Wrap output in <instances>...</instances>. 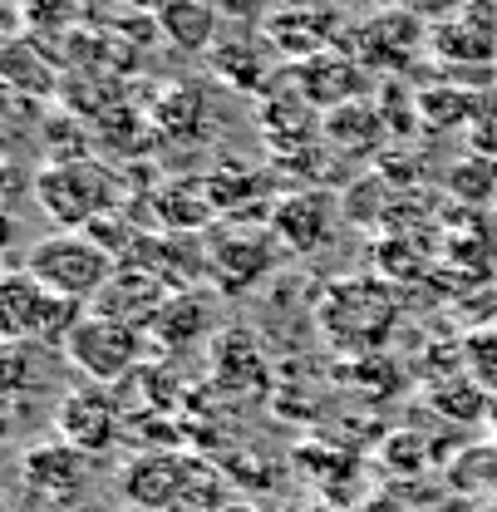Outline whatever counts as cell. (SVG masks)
<instances>
[{
  "label": "cell",
  "instance_id": "7a4b0ae2",
  "mask_svg": "<svg viewBox=\"0 0 497 512\" xmlns=\"http://www.w3.org/2000/svg\"><path fill=\"white\" fill-rule=\"evenodd\" d=\"M25 271L64 301L94 306L109 291V281L119 276V256H109L89 232H50L30 247Z\"/></svg>",
  "mask_w": 497,
  "mask_h": 512
},
{
  "label": "cell",
  "instance_id": "f1b7e54d",
  "mask_svg": "<svg viewBox=\"0 0 497 512\" xmlns=\"http://www.w3.org/2000/svg\"><path fill=\"white\" fill-rule=\"evenodd\" d=\"M222 512H256V508H247V503H227Z\"/></svg>",
  "mask_w": 497,
  "mask_h": 512
},
{
  "label": "cell",
  "instance_id": "ac0fdd59",
  "mask_svg": "<svg viewBox=\"0 0 497 512\" xmlns=\"http://www.w3.org/2000/svg\"><path fill=\"white\" fill-rule=\"evenodd\" d=\"M153 217L168 237H197L217 222V207L207 197V178H173L153 192Z\"/></svg>",
  "mask_w": 497,
  "mask_h": 512
},
{
  "label": "cell",
  "instance_id": "e0dca14e",
  "mask_svg": "<svg viewBox=\"0 0 497 512\" xmlns=\"http://www.w3.org/2000/svg\"><path fill=\"white\" fill-rule=\"evenodd\" d=\"M207 69L222 79V84H232V89H242V94H266L271 84V45H266V35H256V30H237V35H222L212 50H207Z\"/></svg>",
  "mask_w": 497,
  "mask_h": 512
},
{
  "label": "cell",
  "instance_id": "7402d4cb",
  "mask_svg": "<svg viewBox=\"0 0 497 512\" xmlns=\"http://www.w3.org/2000/svg\"><path fill=\"white\" fill-rule=\"evenodd\" d=\"M212 296L207 291H173L168 296V306L158 311V320L148 325V335L163 345V350H187V345H197L202 335H207V325H212Z\"/></svg>",
  "mask_w": 497,
  "mask_h": 512
},
{
  "label": "cell",
  "instance_id": "ba28073f",
  "mask_svg": "<svg viewBox=\"0 0 497 512\" xmlns=\"http://www.w3.org/2000/svg\"><path fill=\"white\" fill-rule=\"evenodd\" d=\"M197 478V458H187L178 448H163V453H133L119 478V493H124L133 508L143 512H178Z\"/></svg>",
  "mask_w": 497,
  "mask_h": 512
},
{
  "label": "cell",
  "instance_id": "44dd1931",
  "mask_svg": "<svg viewBox=\"0 0 497 512\" xmlns=\"http://www.w3.org/2000/svg\"><path fill=\"white\" fill-rule=\"evenodd\" d=\"M212 375L232 394H256V389L271 384L266 355H261V345L251 340L247 330H222L217 335V345H212Z\"/></svg>",
  "mask_w": 497,
  "mask_h": 512
},
{
  "label": "cell",
  "instance_id": "83f0119b",
  "mask_svg": "<svg viewBox=\"0 0 497 512\" xmlns=\"http://www.w3.org/2000/svg\"><path fill=\"white\" fill-rule=\"evenodd\" d=\"M463 350H468V360H463V365H468V375L483 384V389H493V394H497V330L473 335Z\"/></svg>",
  "mask_w": 497,
  "mask_h": 512
},
{
  "label": "cell",
  "instance_id": "cb8c5ba5",
  "mask_svg": "<svg viewBox=\"0 0 497 512\" xmlns=\"http://www.w3.org/2000/svg\"><path fill=\"white\" fill-rule=\"evenodd\" d=\"M202 114V94L192 89V84H173L158 104H153V128H163V133H173V138H192L197 133V119Z\"/></svg>",
  "mask_w": 497,
  "mask_h": 512
},
{
  "label": "cell",
  "instance_id": "6da1fadb",
  "mask_svg": "<svg viewBox=\"0 0 497 512\" xmlns=\"http://www.w3.org/2000/svg\"><path fill=\"white\" fill-rule=\"evenodd\" d=\"M35 202L60 232H84L104 217L119 212L124 202V178L99 163V158H69V163H45L35 173Z\"/></svg>",
  "mask_w": 497,
  "mask_h": 512
},
{
  "label": "cell",
  "instance_id": "ffe728a7",
  "mask_svg": "<svg viewBox=\"0 0 497 512\" xmlns=\"http://www.w3.org/2000/svg\"><path fill=\"white\" fill-rule=\"evenodd\" d=\"M384 133H389V124H384L379 104H374V99H360V104H345V109L325 114L320 143L335 148L340 158H370V153H379Z\"/></svg>",
  "mask_w": 497,
  "mask_h": 512
},
{
  "label": "cell",
  "instance_id": "277c9868",
  "mask_svg": "<svg viewBox=\"0 0 497 512\" xmlns=\"http://www.w3.org/2000/svg\"><path fill=\"white\" fill-rule=\"evenodd\" d=\"M399 320V301L384 281L360 276V281H335L320 301V325L340 350H374L389 340Z\"/></svg>",
  "mask_w": 497,
  "mask_h": 512
},
{
  "label": "cell",
  "instance_id": "5bb4252c",
  "mask_svg": "<svg viewBox=\"0 0 497 512\" xmlns=\"http://www.w3.org/2000/svg\"><path fill=\"white\" fill-rule=\"evenodd\" d=\"M320 114H315L311 104L296 94V84L286 79V89H266L261 94V128H266V138H271V158H291V153H311L315 143H320Z\"/></svg>",
  "mask_w": 497,
  "mask_h": 512
},
{
  "label": "cell",
  "instance_id": "2e32d148",
  "mask_svg": "<svg viewBox=\"0 0 497 512\" xmlns=\"http://www.w3.org/2000/svg\"><path fill=\"white\" fill-rule=\"evenodd\" d=\"M25 483L40 493V498H50V503H69V498H79L84 493V483H89V453L74 444H35L25 453Z\"/></svg>",
  "mask_w": 497,
  "mask_h": 512
},
{
  "label": "cell",
  "instance_id": "603a6c76",
  "mask_svg": "<svg viewBox=\"0 0 497 512\" xmlns=\"http://www.w3.org/2000/svg\"><path fill=\"white\" fill-rule=\"evenodd\" d=\"M414 99H419V119H424V128H434V133H453V128L473 124L478 109H483L478 94H473L468 84H458V79H438L429 89H419Z\"/></svg>",
  "mask_w": 497,
  "mask_h": 512
},
{
  "label": "cell",
  "instance_id": "f546056e",
  "mask_svg": "<svg viewBox=\"0 0 497 512\" xmlns=\"http://www.w3.org/2000/svg\"><path fill=\"white\" fill-rule=\"evenodd\" d=\"M281 5H325V0H281Z\"/></svg>",
  "mask_w": 497,
  "mask_h": 512
},
{
  "label": "cell",
  "instance_id": "30bf717a",
  "mask_svg": "<svg viewBox=\"0 0 497 512\" xmlns=\"http://www.w3.org/2000/svg\"><path fill=\"white\" fill-rule=\"evenodd\" d=\"M261 35H266V45H271L276 60L306 64L315 55H325V50H335L340 35H345V25H340V15L330 5H281V10L266 15Z\"/></svg>",
  "mask_w": 497,
  "mask_h": 512
},
{
  "label": "cell",
  "instance_id": "8fae6325",
  "mask_svg": "<svg viewBox=\"0 0 497 512\" xmlns=\"http://www.w3.org/2000/svg\"><path fill=\"white\" fill-rule=\"evenodd\" d=\"M55 429H60L64 444L84 448L94 458V453H109L124 439V409H119V399L104 384H84V389H69L60 399Z\"/></svg>",
  "mask_w": 497,
  "mask_h": 512
},
{
  "label": "cell",
  "instance_id": "d4e9b609",
  "mask_svg": "<svg viewBox=\"0 0 497 512\" xmlns=\"http://www.w3.org/2000/svg\"><path fill=\"white\" fill-rule=\"evenodd\" d=\"M202 178H207V197H212L217 217H227V212L247 207L251 197H261V178L251 168H217V173H202Z\"/></svg>",
  "mask_w": 497,
  "mask_h": 512
},
{
  "label": "cell",
  "instance_id": "3957f363",
  "mask_svg": "<svg viewBox=\"0 0 497 512\" xmlns=\"http://www.w3.org/2000/svg\"><path fill=\"white\" fill-rule=\"evenodd\" d=\"M84 316H89V306L45 291L25 266L5 271V281H0V330H5V345L10 340H35L45 350H55V345L64 350V340L74 335V325Z\"/></svg>",
  "mask_w": 497,
  "mask_h": 512
},
{
  "label": "cell",
  "instance_id": "9a60e30c",
  "mask_svg": "<svg viewBox=\"0 0 497 512\" xmlns=\"http://www.w3.org/2000/svg\"><path fill=\"white\" fill-rule=\"evenodd\" d=\"M168 281L163 276H153V271H143V266H119V276L109 281V291L89 306V311H99V316L109 320H124L133 330H148L158 311L168 306Z\"/></svg>",
  "mask_w": 497,
  "mask_h": 512
},
{
  "label": "cell",
  "instance_id": "52a82bcc",
  "mask_svg": "<svg viewBox=\"0 0 497 512\" xmlns=\"http://www.w3.org/2000/svg\"><path fill=\"white\" fill-rule=\"evenodd\" d=\"M64 355H69V365H79V375L89 384L119 389L143 365V330L89 311V316L74 325V335L64 340Z\"/></svg>",
  "mask_w": 497,
  "mask_h": 512
},
{
  "label": "cell",
  "instance_id": "5b68a950",
  "mask_svg": "<svg viewBox=\"0 0 497 512\" xmlns=\"http://www.w3.org/2000/svg\"><path fill=\"white\" fill-rule=\"evenodd\" d=\"M429 55L448 74H458V84H488L497 74V10L493 0H468L453 15H443L429 25Z\"/></svg>",
  "mask_w": 497,
  "mask_h": 512
},
{
  "label": "cell",
  "instance_id": "9c48e42d",
  "mask_svg": "<svg viewBox=\"0 0 497 512\" xmlns=\"http://www.w3.org/2000/svg\"><path fill=\"white\" fill-rule=\"evenodd\" d=\"M286 79L296 84V94L311 104L315 114H335L345 104L370 99V69L355 60V55H345L340 45L306 64H286Z\"/></svg>",
  "mask_w": 497,
  "mask_h": 512
},
{
  "label": "cell",
  "instance_id": "8992f818",
  "mask_svg": "<svg viewBox=\"0 0 497 512\" xmlns=\"http://www.w3.org/2000/svg\"><path fill=\"white\" fill-rule=\"evenodd\" d=\"M340 50L355 55L370 74H404L419 50H429V20H419L409 5H384L370 20L345 25Z\"/></svg>",
  "mask_w": 497,
  "mask_h": 512
},
{
  "label": "cell",
  "instance_id": "4316f807",
  "mask_svg": "<svg viewBox=\"0 0 497 512\" xmlns=\"http://www.w3.org/2000/svg\"><path fill=\"white\" fill-rule=\"evenodd\" d=\"M20 15L30 20V30L40 35H60L84 15V0H20Z\"/></svg>",
  "mask_w": 497,
  "mask_h": 512
},
{
  "label": "cell",
  "instance_id": "1f68e13d",
  "mask_svg": "<svg viewBox=\"0 0 497 512\" xmlns=\"http://www.w3.org/2000/svg\"><path fill=\"white\" fill-rule=\"evenodd\" d=\"M493 84H497V74H493Z\"/></svg>",
  "mask_w": 497,
  "mask_h": 512
},
{
  "label": "cell",
  "instance_id": "4dcf8cb0",
  "mask_svg": "<svg viewBox=\"0 0 497 512\" xmlns=\"http://www.w3.org/2000/svg\"><path fill=\"white\" fill-rule=\"evenodd\" d=\"M291 512H320V508H291Z\"/></svg>",
  "mask_w": 497,
  "mask_h": 512
},
{
  "label": "cell",
  "instance_id": "7c38bea8",
  "mask_svg": "<svg viewBox=\"0 0 497 512\" xmlns=\"http://www.w3.org/2000/svg\"><path fill=\"white\" fill-rule=\"evenodd\" d=\"M335 217H340V202H335V192H325V188H296V192H286V197H276V202H271V217H266V227H271V237L281 242V252L311 256L315 247H325V242H330V232H335Z\"/></svg>",
  "mask_w": 497,
  "mask_h": 512
},
{
  "label": "cell",
  "instance_id": "d6986e66",
  "mask_svg": "<svg viewBox=\"0 0 497 512\" xmlns=\"http://www.w3.org/2000/svg\"><path fill=\"white\" fill-rule=\"evenodd\" d=\"M153 25L163 30V40L173 50H187V55H207L222 35V10L217 0H163V10L153 15Z\"/></svg>",
  "mask_w": 497,
  "mask_h": 512
},
{
  "label": "cell",
  "instance_id": "484cf974",
  "mask_svg": "<svg viewBox=\"0 0 497 512\" xmlns=\"http://www.w3.org/2000/svg\"><path fill=\"white\" fill-rule=\"evenodd\" d=\"M448 188H453V197H463V202H488V197H497V158H483V153L463 158L448 173Z\"/></svg>",
  "mask_w": 497,
  "mask_h": 512
},
{
  "label": "cell",
  "instance_id": "4fadbf2b",
  "mask_svg": "<svg viewBox=\"0 0 497 512\" xmlns=\"http://www.w3.org/2000/svg\"><path fill=\"white\" fill-rule=\"evenodd\" d=\"M207 276H212V286L217 291H251L261 276H271V266H276V256H281V242L271 237V227L266 232H237V237H212L207 247Z\"/></svg>",
  "mask_w": 497,
  "mask_h": 512
}]
</instances>
